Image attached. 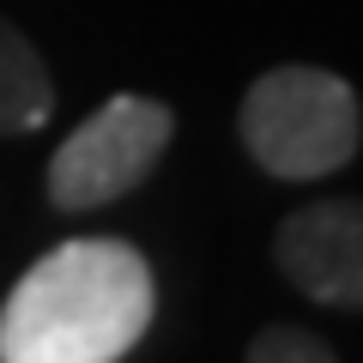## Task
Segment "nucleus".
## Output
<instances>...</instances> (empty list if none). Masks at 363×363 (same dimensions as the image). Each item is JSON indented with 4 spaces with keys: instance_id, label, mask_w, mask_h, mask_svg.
I'll return each instance as SVG.
<instances>
[{
    "instance_id": "1",
    "label": "nucleus",
    "mask_w": 363,
    "mask_h": 363,
    "mask_svg": "<svg viewBox=\"0 0 363 363\" xmlns=\"http://www.w3.org/2000/svg\"><path fill=\"white\" fill-rule=\"evenodd\" d=\"M157 315L152 260L121 236L49 248L0 303V363H116Z\"/></svg>"
},
{
    "instance_id": "2",
    "label": "nucleus",
    "mask_w": 363,
    "mask_h": 363,
    "mask_svg": "<svg viewBox=\"0 0 363 363\" xmlns=\"http://www.w3.org/2000/svg\"><path fill=\"white\" fill-rule=\"evenodd\" d=\"M248 157L279 182H321L345 169L363 145V104L357 91L327 67H272L242 91L236 109Z\"/></svg>"
},
{
    "instance_id": "3",
    "label": "nucleus",
    "mask_w": 363,
    "mask_h": 363,
    "mask_svg": "<svg viewBox=\"0 0 363 363\" xmlns=\"http://www.w3.org/2000/svg\"><path fill=\"white\" fill-rule=\"evenodd\" d=\"M169 140H176V116L169 104L145 97V91H116L109 104H97L49 157V206L55 212H97L109 200L133 194L157 164H164Z\"/></svg>"
},
{
    "instance_id": "4",
    "label": "nucleus",
    "mask_w": 363,
    "mask_h": 363,
    "mask_svg": "<svg viewBox=\"0 0 363 363\" xmlns=\"http://www.w3.org/2000/svg\"><path fill=\"white\" fill-rule=\"evenodd\" d=\"M272 260L309 303L363 309V194L297 206L272 230Z\"/></svg>"
},
{
    "instance_id": "5",
    "label": "nucleus",
    "mask_w": 363,
    "mask_h": 363,
    "mask_svg": "<svg viewBox=\"0 0 363 363\" xmlns=\"http://www.w3.org/2000/svg\"><path fill=\"white\" fill-rule=\"evenodd\" d=\"M49 109H55V79H49L43 49L13 18H0V133L43 128Z\"/></svg>"
},
{
    "instance_id": "6",
    "label": "nucleus",
    "mask_w": 363,
    "mask_h": 363,
    "mask_svg": "<svg viewBox=\"0 0 363 363\" xmlns=\"http://www.w3.org/2000/svg\"><path fill=\"white\" fill-rule=\"evenodd\" d=\"M339 351L309 327H267L248 339V363H333Z\"/></svg>"
}]
</instances>
